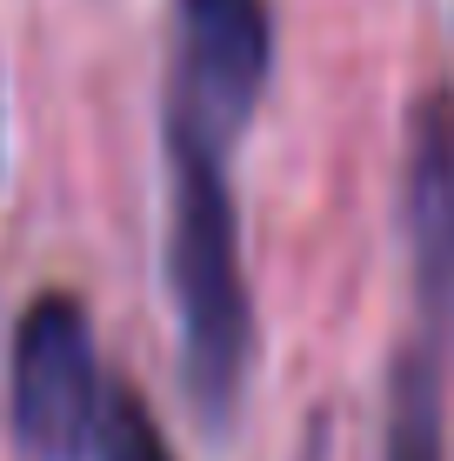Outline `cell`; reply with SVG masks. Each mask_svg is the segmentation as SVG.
I'll list each match as a JSON object with an SVG mask.
<instances>
[{"mask_svg": "<svg viewBox=\"0 0 454 461\" xmlns=\"http://www.w3.org/2000/svg\"><path fill=\"white\" fill-rule=\"evenodd\" d=\"M167 140V288L181 321V381L200 415H227L254 355V301L241 267L227 154L194 134Z\"/></svg>", "mask_w": 454, "mask_h": 461, "instance_id": "6da1fadb", "label": "cell"}, {"mask_svg": "<svg viewBox=\"0 0 454 461\" xmlns=\"http://www.w3.org/2000/svg\"><path fill=\"white\" fill-rule=\"evenodd\" d=\"M107 381L87 308L47 288L21 308L7 348V421L27 461H93L107 421Z\"/></svg>", "mask_w": 454, "mask_h": 461, "instance_id": "7a4b0ae2", "label": "cell"}, {"mask_svg": "<svg viewBox=\"0 0 454 461\" xmlns=\"http://www.w3.org/2000/svg\"><path fill=\"white\" fill-rule=\"evenodd\" d=\"M93 461H174L167 435L154 428L147 402H140L134 388L107 394V421H101V448H93Z\"/></svg>", "mask_w": 454, "mask_h": 461, "instance_id": "8992f818", "label": "cell"}, {"mask_svg": "<svg viewBox=\"0 0 454 461\" xmlns=\"http://www.w3.org/2000/svg\"><path fill=\"white\" fill-rule=\"evenodd\" d=\"M441 348H401L387 368V421L381 461H448V415H441Z\"/></svg>", "mask_w": 454, "mask_h": 461, "instance_id": "5b68a950", "label": "cell"}, {"mask_svg": "<svg viewBox=\"0 0 454 461\" xmlns=\"http://www.w3.org/2000/svg\"><path fill=\"white\" fill-rule=\"evenodd\" d=\"M401 228L434 348H454V94L428 87L408 107V161H401Z\"/></svg>", "mask_w": 454, "mask_h": 461, "instance_id": "277c9868", "label": "cell"}, {"mask_svg": "<svg viewBox=\"0 0 454 461\" xmlns=\"http://www.w3.org/2000/svg\"><path fill=\"white\" fill-rule=\"evenodd\" d=\"M268 68H274L268 0H174L161 134L234 148L268 94Z\"/></svg>", "mask_w": 454, "mask_h": 461, "instance_id": "3957f363", "label": "cell"}]
</instances>
